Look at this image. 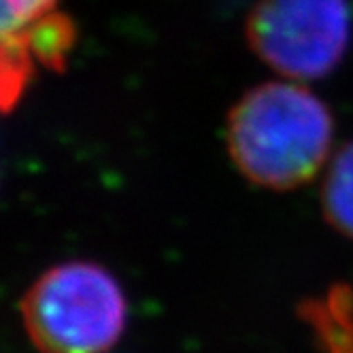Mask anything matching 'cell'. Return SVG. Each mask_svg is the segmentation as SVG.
Masks as SVG:
<instances>
[{
  "label": "cell",
  "mask_w": 353,
  "mask_h": 353,
  "mask_svg": "<svg viewBox=\"0 0 353 353\" xmlns=\"http://www.w3.org/2000/svg\"><path fill=\"white\" fill-rule=\"evenodd\" d=\"M325 353H353V292L339 288L307 313Z\"/></svg>",
  "instance_id": "5b68a950"
},
{
  "label": "cell",
  "mask_w": 353,
  "mask_h": 353,
  "mask_svg": "<svg viewBox=\"0 0 353 353\" xmlns=\"http://www.w3.org/2000/svg\"><path fill=\"white\" fill-rule=\"evenodd\" d=\"M247 39L276 72L321 79L349 47L351 7L347 0H260L249 13Z\"/></svg>",
  "instance_id": "3957f363"
},
{
  "label": "cell",
  "mask_w": 353,
  "mask_h": 353,
  "mask_svg": "<svg viewBox=\"0 0 353 353\" xmlns=\"http://www.w3.org/2000/svg\"><path fill=\"white\" fill-rule=\"evenodd\" d=\"M128 305L115 276L92 262L47 270L23 300V321L43 353H105L125 330Z\"/></svg>",
  "instance_id": "7a4b0ae2"
},
{
  "label": "cell",
  "mask_w": 353,
  "mask_h": 353,
  "mask_svg": "<svg viewBox=\"0 0 353 353\" xmlns=\"http://www.w3.org/2000/svg\"><path fill=\"white\" fill-rule=\"evenodd\" d=\"M334 121L307 88L272 81L247 92L228 119V149L236 168L268 190L311 181L332 147Z\"/></svg>",
  "instance_id": "6da1fadb"
},
{
  "label": "cell",
  "mask_w": 353,
  "mask_h": 353,
  "mask_svg": "<svg viewBox=\"0 0 353 353\" xmlns=\"http://www.w3.org/2000/svg\"><path fill=\"white\" fill-rule=\"evenodd\" d=\"M321 205L332 228L353 239V143L339 151L327 170Z\"/></svg>",
  "instance_id": "8992f818"
},
{
  "label": "cell",
  "mask_w": 353,
  "mask_h": 353,
  "mask_svg": "<svg viewBox=\"0 0 353 353\" xmlns=\"http://www.w3.org/2000/svg\"><path fill=\"white\" fill-rule=\"evenodd\" d=\"M60 0H0V72L19 74L37 58H54L66 41ZM3 79V74H0Z\"/></svg>",
  "instance_id": "277c9868"
}]
</instances>
